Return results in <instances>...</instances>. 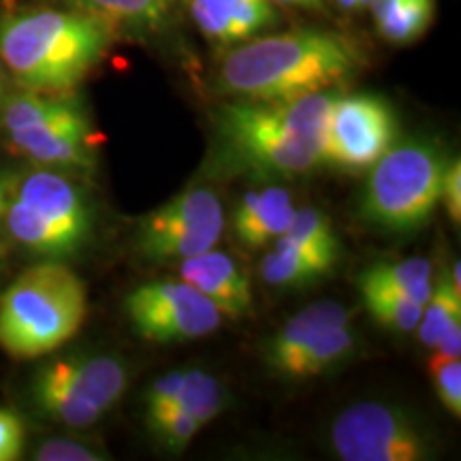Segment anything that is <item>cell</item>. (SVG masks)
<instances>
[{"mask_svg":"<svg viewBox=\"0 0 461 461\" xmlns=\"http://www.w3.org/2000/svg\"><path fill=\"white\" fill-rule=\"evenodd\" d=\"M359 65V50L344 34L291 31L233 50L218 79L224 92L241 99L276 103L336 88L353 77Z\"/></svg>","mask_w":461,"mask_h":461,"instance_id":"1","label":"cell"},{"mask_svg":"<svg viewBox=\"0 0 461 461\" xmlns=\"http://www.w3.org/2000/svg\"><path fill=\"white\" fill-rule=\"evenodd\" d=\"M109 24L84 11H22L0 17V58L28 92L65 95L105 54Z\"/></svg>","mask_w":461,"mask_h":461,"instance_id":"2","label":"cell"},{"mask_svg":"<svg viewBox=\"0 0 461 461\" xmlns=\"http://www.w3.org/2000/svg\"><path fill=\"white\" fill-rule=\"evenodd\" d=\"M86 312L77 274L58 263L34 265L0 295V348L14 359L48 355L79 331Z\"/></svg>","mask_w":461,"mask_h":461,"instance_id":"3","label":"cell"},{"mask_svg":"<svg viewBox=\"0 0 461 461\" xmlns=\"http://www.w3.org/2000/svg\"><path fill=\"white\" fill-rule=\"evenodd\" d=\"M445 167L434 143H397L370 167L359 201L361 218L387 233H417L440 203Z\"/></svg>","mask_w":461,"mask_h":461,"instance_id":"4","label":"cell"},{"mask_svg":"<svg viewBox=\"0 0 461 461\" xmlns=\"http://www.w3.org/2000/svg\"><path fill=\"white\" fill-rule=\"evenodd\" d=\"M224 212L216 193L193 188L167 201L137 224L135 246L146 258H190L216 248Z\"/></svg>","mask_w":461,"mask_h":461,"instance_id":"5","label":"cell"},{"mask_svg":"<svg viewBox=\"0 0 461 461\" xmlns=\"http://www.w3.org/2000/svg\"><path fill=\"white\" fill-rule=\"evenodd\" d=\"M218 126L246 165L278 176H302L322 160L293 135L263 101H241L224 105L218 113Z\"/></svg>","mask_w":461,"mask_h":461,"instance_id":"6","label":"cell"},{"mask_svg":"<svg viewBox=\"0 0 461 461\" xmlns=\"http://www.w3.org/2000/svg\"><path fill=\"white\" fill-rule=\"evenodd\" d=\"M132 330L148 342H190L214 333L221 310L184 280H157L137 286L124 299Z\"/></svg>","mask_w":461,"mask_h":461,"instance_id":"7","label":"cell"},{"mask_svg":"<svg viewBox=\"0 0 461 461\" xmlns=\"http://www.w3.org/2000/svg\"><path fill=\"white\" fill-rule=\"evenodd\" d=\"M330 438L346 461H420L431 453L428 436L411 417L378 402L346 408L333 420Z\"/></svg>","mask_w":461,"mask_h":461,"instance_id":"8","label":"cell"},{"mask_svg":"<svg viewBox=\"0 0 461 461\" xmlns=\"http://www.w3.org/2000/svg\"><path fill=\"white\" fill-rule=\"evenodd\" d=\"M397 120L376 95H338L325 129L322 160L346 171H366L395 146Z\"/></svg>","mask_w":461,"mask_h":461,"instance_id":"9","label":"cell"},{"mask_svg":"<svg viewBox=\"0 0 461 461\" xmlns=\"http://www.w3.org/2000/svg\"><path fill=\"white\" fill-rule=\"evenodd\" d=\"M90 122L77 105L41 124L9 132L11 148L39 163L90 169L95 165Z\"/></svg>","mask_w":461,"mask_h":461,"instance_id":"10","label":"cell"},{"mask_svg":"<svg viewBox=\"0 0 461 461\" xmlns=\"http://www.w3.org/2000/svg\"><path fill=\"white\" fill-rule=\"evenodd\" d=\"M180 278L194 286L221 310L222 316L241 319L252 310V286L241 267L224 252L212 250L184 258Z\"/></svg>","mask_w":461,"mask_h":461,"instance_id":"11","label":"cell"},{"mask_svg":"<svg viewBox=\"0 0 461 461\" xmlns=\"http://www.w3.org/2000/svg\"><path fill=\"white\" fill-rule=\"evenodd\" d=\"M58 229L84 246L92 230V214L84 194L73 182L51 171L31 173L15 194Z\"/></svg>","mask_w":461,"mask_h":461,"instance_id":"12","label":"cell"},{"mask_svg":"<svg viewBox=\"0 0 461 461\" xmlns=\"http://www.w3.org/2000/svg\"><path fill=\"white\" fill-rule=\"evenodd\" d=\"M190 14L218 45L244 43L278 22L272 0H190Z\"/></svg>","mask_w":461,"mask_h":461,"instance_id":"13","label":"cell"},{"mask_svg":"<svg viewBox=\"0 0 461 461\" xmlns=\"http://www.w3.org/2000/svg\"><path fill=\"white\" fill-rule=\"evenodd\" d=\"M48 367L101 412L112 411L129 384L126 366L115 357L68 355L48 363Z\"/></svg>","mask_w":461,"mask_h":461,"instance_id":"14","label":"cell"},{"mask_svg":"<svg viewBox=\"0 0 461 461\" xmlns=\"http://www.w3.org/2000/svg\"><path fill=\"white\" fill-rule=\"evenodd\" d=\"M295 214L291 193L285 188H261L246 193L235 207L233 229L246 248L258 250L285 235Z\"/></svg>","mask_w":461,"mask_h":461,"instance_id":"15","label":"cell"},{"mask_svg":"<svg viewBox=\"0 0 461 461\" xmlns=\"http://www.w3.org/2000/svg\"><path fill=\"white\" fill-rule=\"evenodd\" d=\"M350 314L338 302H316L293 316L265 348L267 366L285 376L299 355L321 336L338 325H348Z\"/></svg>","mask_w":461,"mask_h":461,"instance_id":"16","label":"cell"},{"mask_svg":"<svg viewBox=\"0 0 461 461\" xmlns=\"http://www.w3.org/2000/svg\"><path fill=\"white\" fill-rule=\"evenodd\" d=\"M361 293L391 291L425 305L434 288V267L428 258H403L395 263H376L367 267L357 280Z\"/></svg>","mask_w":461,"mask_h":461,"instance_id":"17","label":"cell"},{"mask_svg":"<svg viewBox=\"0 0 461 461\" xmlns=\"http://www.w3.org/2000/svg\"><path fill=\"white\" fill-rule=\"evenodd\" d=\"M336 96L338 92L321 90L295 96V99L269 103V105L274 107L276 115L282 120V124L322 160L327 118H330Z\"/></svg>","mask_w":461,"mask_h":461,"instance_id":"18","label":"cell"},{"mask_svg":"<svg viewBox=\"0 0 461 461\" xmlns=\"http://www.w3.org/2000/svg\"><path fill=\"white\" fill-rule=\"evenodd\" d=\"M331 269L333 265L308 255L282 235L276 240L274 250H269L258 265V274H261L263 282L280 288L310 286L319 282L322 276L330 274Z\"/></svg>","mask_w":461,"mask_h":461,"instance_id":"19","label":"cell"},{"mask_svg":"<svg viewBox=\"0 0 461 461\" xmlns=\"http://www.w3.org/2000/svg\"><path fill=\"white\" fill-rule=\"evenodd\" d=\"M5 216H7L9 233L14 235L22 246L37 252V255L68 257L82 248L71 235H67L65 230L58 229L54 222H50L48 218L39 214L37 210H32L31 205H26L22 199L15 197L11 201L7 214Z\"/></svg>","mask_w":461,"mask_h":461,"instance_id":"20","label":"cell"},{"mask_svg":"<svg viewBox=\"0 0 461 461\" xmlns=\"http://www.w3.org/2000/svg\"><path fill=\"white\" fill-rule=\"evenodd\" d=\"M32 395L37 406L58 423L68 428H90L103 417V412L82 395L75 393L62 378H58L48 366L34 376Z\"/></svg>","mask_w":461,"mask_h":461,"instance_id":"21","label":"cell"},{"mask_svg":"<svg viewBox=\"0 0 461 461\" xmlns=\"http://www.w3.org/2000/svg\"><path fill=\"white\" fill-rule=\"evenodd\" d=\"M380 37L393 45H411L425 34L436 14V0H374Z\"/></svg>","mask_w":461,"mask_h":461,"instance_id":"22","label":"cell"},{"mask_svg":"<svg viewBox=\"0 0 461 461\" xmlns=\"http://www.w3.org/2000/svg\"><path fill=\"white\" fill-rule=\"evenodd\" d=\"M355 350V331L348 325H338L322 331L295 363L288 367L285 376L291 378H314L330 372L333 366L344 361Z\"/></svg>","mask_w":461,"mask_h":461,"instance_id":"23","label":"cell"},{"mask_svg":"<svg viewBox=\"0 0 461 461\" xmlns=\"http://www.w3.org/2000/svg\"><path fill=\"white\" fill-rule=\"evenodd\" d=\"M461 322V288L453 285L451 272H442L436 286L431 288L428 303L417 325L419 339L425 348H434L438 339L445 336L448 327Z\"/></svg>","mask_w":461,"mask_h":461,"instance_id":"24","label":"cell"},{"mask_svg":"<svg viewBox=\"0 0 461 461\" xmlns=\"http://www.w3.org/2000/svg\"><path fill=\"white\" fill-rule=\"evenodd\" d=\"M288 241L302 248L316 258H322L325 263H330L336 267L338 257H339V241L336 230L330 218L322 214L316 207H303V210H295L293 221L285 230Z\"/></svg>","mask_w":461,"mask_h":461,"instance_id":"25","label":"cell"},{"mask_svg":"<svg viewBox=\"0 0 461 461\" xmlns=\"http://www.w3.org/2000/svg\"><path fill=\"white\" fill-rule=\"evenodd\" d=\"M188 414L190 419L197 420L199 428L214 420L227 406V391L221 380L205 374L203 370L184 372V380L177 400L173 403Z\"/></svg>","mask_w":461,"mask_h":461,"instance_id":"26","label":"cell"},{"mask_svg":"<svg viewBox=\"0 0 461 461\" xmlns=\"http://www.w3.org/2000/svg\"><path fill=\"white\" fill-rule=\"evenodd\" d=\"M75 103L60 99L56 95H41V92H22L5 103L3 126L7 132L28 129V126L41 124L45 120L65 113Z\"/></svg>","mask_w":461,"mask_h":461,"instance_id":"27","label":"cell"},{"mask_svg":"<svg viewBox=\"0 0 461 461\" xmlns=\"http://www.w3.org/2000/svg\"><path fill=\"white\" fill-rule=\"evenodd\" d=\"M79 11L105 22L148 26L165 15L171 0H73Z\"/></svg>","mask_w":461,"mask_h":461,"instance_id":"28","label":"cell"},{"mask_svg":"<svg viewBox=\"0 0 461 461\" xmlns=\"http://www.w3.org/2000/svg\"><path fill=\"white\" fill-rule=\"evenodd\" d=\"M366 302L367 312L380 327H387L391 331L411 333L417 330L423 305L414 303L411 299L397 295L391 291H367L361 293Z\"/></svg>","mask_w":461,"mask_h":461,"instance_id":"29","label":"cell"},{"mask_svg":"<svg viewBox=\"0 0 461 461\" xmlns=\"http://www.w3.org/2000/svg\"><path fill=\"white\" fill-rule=\"evenodd\" d=\"M146 423L149 431L158 438V442L169 451L180 453L188 447V442L197 436L201 429L197 420L190 419L186 412L180 411V408L171 406L165 408V411L148 414Z\"/></svg>","mask_w":461,"mask_h":461,"instance_id":"30","label":"cell"},{"mask_svg":"<svg viewBox=\"0 0 461 461\" xmlns=\"http://www.w3.org/2000/svg\"><path fill=\"white\" fill-rule=\"evenodd\" d=\"M429 376L442 406L453 417H461V363L459 359L429 361Z\"/></svg>","mask_w":461,"mask_h":461,"instance_id":"31","label":"cell"},{"mask_svg":"<svg viewBox=\"0 0 461 461\" xmlns=\"http://www.w3.org/2000/svg\"><path fill=\"white\" fill-rule=\"evenodd\" d=\"M184 380V372H169L149 384L146 393V417L148 414L160 412L165 408H171L177 400Z\"/></svg>","mask_w":461,"mask_h":461,"instance_id":"32","label":"cell"},{"mask_svg":"<svg viewBox=\"0 0 461 461\" xmlns=\"http://www.w3.org/2000/svg\"><path fill=\"white\" fill-rule=\"evenodd\" d=\"M24 451V425L11 411H0V461H14Z\"/></svg>","mask_w":461,"mask_h":461,"instance_id":"33","label":"cell"},{"mask_svg":"<svg viewBox=\"0 0 461 461\" xmlns=\"http://www.w3.org/2000/svg\"><path fill=\"white\" fill-rule=\"evenodd\" d=\"M34 457L41 461H99L105 459V455H99L95 448L79 445V442L50 440L39 448Z\"/></svg>","mask_w":461,"mask_h":461,"instance_id":"34","label":"cell"},{"mask_svg":"<svg viewBox=\"0 0 461 461\" xmlns=\"http://www.w3.org/2000/svg\"><path fill=\"white\" fill-rule=\"evenodd\" d=\"M440 201H445L447 214H448V218H451V222L459 224V221H461V163H459V158L451 160V163L445 167Z\"/></svg>","mask_w":461,"mask_h":461,"instance_id":"35","label":"cell"},{"mask_svg":"<svg viewBox=\"0 0 461 461\" xmlns=\"http://www.w3.org/2000/svg\"><path fill=\"white\" fill-rule=\"evenodd\" d=\"M434 355L429 357V361H447V359H459L461 357V322H455L453 327H448L445 336L438 339L434 346Z\"/></svg>","mask_w":461,"mask_h":461,"instance_id":"36","label":"cell"},{"mask_svg":"<svg viewBox=\"0 0 461 461\" xmlns=\"http://www.w3.org/2000/svg\"><path fill=\"white\" fill-rule=\"evenodd\" d=\"M9 188H11L9 177L0 173V221H3V216L7 214L9 203H11V201H9Z\"/></svg>","mask_w":461,"mask_h":461,"instance_id":"37","label":"cell"},{"mask_svg":"<svg viewBox=\"0 0 461 461\" xmlns=\"http://www.w3.org/2000/svg\"><path fill=\"white\" fill-rule=\"evenodd\" d=\"M336 3H338L342 9H346V11L359 9V3H357V0H336Z\"/></svg>","mask_w":461,"mask_h":461,"instance_id":"38","label":"cell"},{"mask_svg":"<svg viewBox=\"0 0 461 461\" xmlns=\"http://www.w3.org/2000/svg\"><path fill=\"white\" fill-rule=\"evenodd\" d=\"M302 3H303V7H308V9H319L322 5V0H302Z\"/></svg>","mask_w":461,"mask_h":461,"instance_id":"39","label":"cell"},{"mask_svg":"<svg viewBox=\"0 0 461 461\" xmlns=\"http://www.w3.org/2000/svg\"><path fill=\"white\" fill-rule=\"evenodd\" d=\"M5 96V73H3V67H0V101H3Z\"/></svg>","mask_w":461,"mask_h":461,"instance_id":"40","label":"cell"},{"mask_svg":"<svg viewBox=\"0 0 461 461\" xmlns=\"http://www.w3.org/2000/svg\"><path fill=\"white\" fill-rule=\"evenodd\" d=\"M357 3H359V9H361V7H372L374 0H357Z\"/></svg>","mask_w":461,"mask_h":461,"instance_id":"41","label":"cell"}]
</instances>
